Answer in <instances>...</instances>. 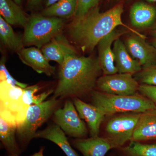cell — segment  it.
<instances>
[{
    "label": "cell",
    "mask_w": 156,
    "mask_h": 156,
    "mask_svg": "<svg viewBox=\"0 0 156 156\" xmlns=\"http://www.w3.org/2000/svg\"><path fill=\"white\" fill-rule=\"evenodd\" d=\"M123 12L122 4L117 5L105 12H100L97 6L85 15L74 17L68 25V34L73 43L84 53L92 51L101 39L119 26L125 27L134 34L146 38L145 36L123 23Z\"/></svg>",
    "instance_id": "obj_1"
},
{
    "label": "cell",
    "mask_w": 156,
    "mask_h": 156,
    "mask_svg": "<svg viewBox=\"0 0 156 156\" xmlns=\"http://www.w3.org/2000/svg\"><path fill=\"white\" fill-rule=\"evenodd\" d=\"M98 58L72 55L60 66L55 98H77L92 92L101 72Z\"/></svg>",
    "instance_id": "obj_2"
},
{
    "label": "cell",
    "mask_w": 156,
    "mask_h": 156,
    "mask_svg": "<svg viewBox=\"0 0 156 156\" xmlns=\"http://www.w3.org/2000/svg\"><path fill=\"white\" fill-rule=\"evenodd\" d=\"M92 104L105 115L116 113H142L156 109L155 104L141 94L132 95H112L101 91L91 92Z\"/></svg>",
    "instance_id": "obj_3"
},
{
    "label": "cell",
    "mask_w": 156,
    "mask_h": 156,
    "mask_svg": "<svg viewBox=\"0 0 156 156\" xmlns=\"http://www.w3.org/2000/svg\"><path fill=\"white\" fill-rule=\"evenodd\" d=\"M64 25L62 18L33 14L24 27L22 37L23 44L41 49L61 33Z\"/></svg>",
    "instance_id": "obj_4"
},
{
    "label": "cell",
    "mask_w": 156,
    "mask_h": 156,
    "mask_svg": "<svg viewBox=\"0 0 156 156\" xmlns=\"http://www.w3.org/2000/svg\"><path fill=\"white\" fill-rule=\"evenodd\" d=\"M58 102L57 98L53 97L29 107L24 121L17 126L16 131L22 145L28 144L31 140L34 138L37 129L54 113Z\"/></svg>",
    "instance_id": "obj_5"
},
{
    "label": "cell",
    "mask_w": 156,
    "mask_h": 156,
    "mask_svg": "<svg viewBox=\"0 0 156 156\" xmlns=\"http://www.w3.org/2000/svg\"><path fill=\"white\" fill-rule=\"evenodd\" d=\"M78 114L74 103L67 100L62 108L53 113V120L62 131L71 137L83 138L87 135L88 130L84 121Z\"/></svg>",
    "instance_id": "obj_6"
},
{
    "label": "cell",
    "mask_w": 156,
    "mask_h": 156,
    "mask_svg": "<svg viewBox=\"0 0 156 156\" xmlns=\"http://www.w3.org/2000/svg\"><path fill=\"white\" fill-rule=\"evenodd\" d=\"M141 113H126L113 117L107 123V136L119 148L131 141L132 135Z\"/></svg>",
    "instance_id": "obj_7"
},
{
    "label": "cell",
    "mask_w": 156,
    "mask_h": 156,
    "mask_svg": "<svg viewBox=\"0 0 156 156\" xmlns=\"http://www.w3.org/2000/svg\"><path fill=\"white\" fill-rule=\"evenodd\" d=\"M96 86L101 92L120 95H132L137 94L140 85L130 73H117L101 76Z\"/></svg>",
    "instance_id": "obj_8"
},
{
    "label": "cell",
    "mask_w": 156,
    "mask_h": 156,
    "mask_svg": "<svg viewBox=\"0 0 156 156\" xmlns=\"http://www.w3.org/2000/svg\"><path fill=\"white\" fill-rule=\"evenodd\" d=\"M24 89L6 81L0 83V117L17 126L16 116Z\"/></svg>",
    "instance_id": "obj_9"
},
{
    "label": "cell",
    "mask_w": 156,
    "mask_h": 156,
    "mask_svg": "<svg viewBox=\"0 0 156 156\" xmlns=\"http://www.w3.org/2000/svg\"><path fill=\"white\" fill-rule=\"evenodd\" d=\"M145 39L134 34L126 39L125 44L130 55L139 61L142 69L156 65V48Z\"/></svg>",
    "instance_id": "obj_10"
},
{
    "label": "cell",
    "mask_w": 156,
    "mask_h": 156,
    "mask_svg": "<svg viewBox=\"0 0 156 156\" xmlns=\"http://www.w3.org/2000/svg\"><path fill=\"white\" fill-rule=\"evenodd\" d=\"M72 143L83 156H105L109 151L119 148L112 140L98 136L77 138L73 140Z\"/></svg>",
    "instance_id": "obj_11"
},
{
    "label": "cell",
    "mask_w": 156,
    "mask_h": 156,
    "mask_svg": "<svg viewBox=\"0 0 156 156\" xmlns=\"http://www.w3.org/2000/svg\"><path fill=\"white\" fill-rule=\"evenodd\" d=\"M124 32L115 29L104 37L98 44V60L101 71L104 75H112L118 73L115 63L114 55L112 44L117 39L119 38Z\"/></svg>",
    "instance_id": "obj_12"
},
{
    "label": "cell",
    "mask_w": 156,
    "mask_h": 156,
    "mask_svg": "<svg viewBox=\"0 0 156 156\" xmlns=\"http://www.w3.org/2000/svg\"><path fill=\"white\" fill-rule=\"evenodd\" d=\"M41 50L47 60L56 62L60 66L66 57L78 54L74 48L61 33L43 46Z\"/></svg>",
    "instance_id": "obj_13"
},
{
    "label": "cell",
    "mask_w": 156,
    "mask_h": 156,
    "mask_svg": "<svg viewBox=\"0 0 156 156\" xmlns=\"http://www.w3.org/2000/svg\"><path fill=\"white\" fill-rule=\"evenodd\" d=\"M17 54L23 63L37 73L45 74L49 76L54 74L55 67L50 64L40 48L35 47L24 48Z\"/></svg>",
    "instance_id": "obj_14"
},
{
    "label": "cell",
    "mask_w": 156,
    "mask_h": 156,
    "mask_svg": "<svg viewBox=\"0 0 156 156\" xmlns=\"http://www.w3.org/2000/svg\"><path fill=\"white\" fill-rule=\"evenodd\" d=\"M73 103L79 115L87 122L92 137L98 136L101 125L105 115L93 105L86 103L78 98H74Z\"/></svg>",
    "instance_id": "obj_15"
},
{
    "label": "cell",
    "mask_w": 156,
    "mask_h": 156,
    "mask_svg": "<svg viewBox=\"0 0 156 156\" xmlns=\"http://www.w3.org/2000/svg\"><path fill=\"white\" fill-rule=\"evenodd\" d=\"M112 50L114 55L115 65L118 73L133 75L142 70V66L139 61L131 56L126 45L119 38L114 42Z\"/></svg>",
    "instance_id": "obj_16"
},
{
    "label": "cell",
    "mask_w": 156,
    "mask_h": 156,
    "mask_svg": "<svg viewBox=\"0 0 156 156\" xmlns=\"http://www.w3.org/2000/svg\"><path fill=\"white\" fill-rule=\"evenodd\" d=\"M156 139V109L140 113L131 140L141 141Z\"/></svg>",
    "instance_id": "obj_17"
},
{
    "label": "cell",
    "mask_w": 156,
    "mask_h": 156,
    "mask_svg": "<svg viewBox=\"0 0 156 156\" xmlns=\"http://www.w3.org/2000/svg\"><path fill=\"white\" fill-rule=\"evenodd\" d=\"M156 18L155 9L145 3H135L130 9L131 24L136 28L144 29L150 27L154 23Z\"/></svg>",
    "instance_id": "obj_18"
},
{
    "label": "cell",
    "mask_w": 156,
    "mask_h": 156,
    "mask_svg": "<svg viewBox=\"0 0 156 156\" xmlns=\"http://www.w3.org/2000/svg\"><path fill=\"white\" fill-rule=\"evenodd\" d=\"M34 138H43L52 141L58 145L67 156H79L70 144L65 133L56 124L37 131Z\"/></svg>",
    "instance_id": "obj_19"
},
{
    "label": "cell",
    "mask_w": 156,
    "mask_h": 156,
    "mask_svg": "<svg viewBox=\"0 0 156 156\" xmlns=\"http://www.w3.org/2000/svg\"><path fill=\"white\" fill-rule=\"evenodd\" d=\"M1 16L11 25L25 27L29 18L13 0H0Z\"/></svg>",
    "instance_id": "obj_20"
},
{
    "label": "cell",
    "mask_w": 156,
    "mask_h": 156,
    "mask_svg": "<svg viewBox=\"0 0 156 156\" xmlns=\"http://www.w3.org/2000/svg\"><path fill=\"white\" fill-rule=\"evenodd\" d=\"M17 126L0 117V139L10 154L19 155L20 150L15 138Z\"/></svg>",
    "instance_id": "obj_21"
},
{
    "label": "cell",
    "mask_w": 156,
    "mask_h": 156,
    "mask_svg": "<svg viewBox=\"0 0 156 156\" xmlns=\"http://www.w3.org/2000/svg\"><path fill=\"white\" fill-rule=\"evenodd\" d=\"M0 39L3 45L16 53L24 48L22 38L16 33L11 25L0 16Z\"/></svg>",
    "instance_id": "obj_22"
},
{
    "label": "cell",
    "mask_w": 156,
    "mask_h": 156,
    "mask_svg": "<svg viewBox=\"0 0 156 156\" xmlns=\"http://www.w3.org/2000/svg\"><path fill=\"white\" fill-rule=\"evenodd\" d=\"M78 0H59L52 5L45 8L42 14L48 17L68 18L74 16Z\"/></svg>",
    "instance_id": "obj_23"
},
{
    "label": "cell",
    "mask_w": 156,
    "mask_h": 156,
    "mask_svg": "<svg viewBox=\"0 0 156 156\" xmlns=\"http://www.w3.org/2000/svg\"><path fill=\"white\" fill-rule=\"evenodd\" d=\"M127 146L119 148L122 156H156V144H144L131 140Z\"/></svg>",
    "instance_id": "obj_24"
},
{
    "label": "cell",
    "mask_w": 156,
    "mask_h": 156,
    "mask_svg": "<svg viewBox=\"0 0 156 156\" xmlns=\"http://www.w3.org/2000/svg\"><path fill=\"white\" fill-rule=\"evenodd\" d=\"M39 89L40 87L37 85L30 86L24 88L22 100L16 116L17 126L24 121L29 107L30 105L34 104L35 99L37 96L35 94L39 91Z\"/></svg>",
    "instance_id": "obj_25"
},
{
    "label": "cell",
    "mask_w": 156,
    "mask_h": 156,
    "mask_svg": "<svg viewBox=\"0 0 156 156\" xmlns=\"http://www.w3.org/2000/svg\"><path fill=\"white\" fill-rule=\"evenodd\" d=\"M134 78L142 84L156 86V65L143 68L136 73Z\"/></svg>",
    "instance_id": "obj_26"
},
{
    "label": "cell",
    "mask_w": 156,
    "mask_h": 156,
    "mask_svg": "<svg viewBox=\"0 0 156 156\" xmlns=\"http://www.w3.org/2000/svg\"><path fill=\"white\" fill-rule=\"evenodd\" d=\"M6 59L5 56H3L0 62V80L1 82L6 81L9 83L21 87L25 88L28 87L27 84L23 83L17 81L14 79L6 68L5 65Z\"/></svg>",
    "instance_id": "obj_27"
},
{
    "label": "cell",
    "mask_w": 156,
    "mask_h": 156,
    "mask_svg": "<svg viewBox=\"0 0 156 156\" xmlns=\"http://www.w3.org/2000/svg\"><path fill=\"white\" fill-rule=\"evenodd\" d=\"M100 0H78L74 17H79L87 14L98 5Z\"/></svg>",
    "instance_id": "obj_28"
},
{
    "label": "cell",
    "mask_w": 156,
    "mask_h": 156,
    "mask_svg": "<svg viewBox=\"0 0 156 156\" xmlns=\"http://www.w3.org/2000/svg\"><path fill=\"white\" fill-rule=\"evenodd\" d=\"M138 92L152 101L156 106V86L142 84L140 85Z\"/></svg>",
    "instance_id": "obj_29"
},
{
    "label": "cell",
    "mask_w": 156,
    "mask_h": 156,
    "mask_svg": "<svg viewBox=\"0 0 156 156\" xmlns=\"http://www.w3.org/2000/svg\"><path fill=\"white\" fill-rule=\"evenodd\" d=\"M43 0H27V6L30 9H37L41 4Z\"/></svg>",
    "instance_id": "obj_30"
},
{
    "label": "cell",
    "mask_w": 156,
    "mask_h": 156,
    "mask_svg": "<svg viewBox=\"0 0 156 156\" xmlns=\"http://www.w3.org/2000/svg\"><path fill=\"white\" fill-rule=\"evenodd\" d=\"M44 147H42L41 148L40 150L37 152L35 153L32 155L30 156H44ZM8 156H20L19 155L16 154H10Z\"/></svg>",
    "instance_id": "obj_31"
},
{
    "label": "cell",
    "mask_w": 156,
    "mask_h": 156,
    "mask_svg": "<svg viewBox=\"0 0 156 156\" xmlns=\"http://www.w3.org/2000/svg\"><path fill=\"white\" fill-rule=\"evenodd\" d=\"M58 1H59V0H45V7L47 8V7L52 5L56 3Z\"/></svg>",
    "instance_id": "obj_32"
},
{
    "label": "cell",
    "mask_w": 156,
    "mask_h": 156,
    "mask_svg": "<svg viewBox=\"0 0 156 156\" xmlns=\"http://www.w3.org/2000/svg\"><path fill=\"white\" fill-rule=\"evenodd\" d=\"M152 45L156 48V30L153 34L152 40Z\"/></svg>",
    "instance_id": "obj_33"
},
{
    "label": "cell",
    "mask_w": 156,
    "mask_h": 156,
    "mask_svg": "<svg viewBox=\"0 0 156 156\" xmlns=\"http://www.w3.org/2000/svg\"><path fill=\"white\" fill-rule=\"evenodd\" d=\"M15 3H17V5H20L22 3V0H13Z\"/></svg>",
    "instance_id": "obj_34"
},
{
    "label": "cell",
    "mask_w": 156,
    "mask_h": 156,
    "mask_svg": "<svg viewBox=\"0 0 156 156\" xmlns=\"http://www.w3.org/2000/svg\"><path fill=\"white\" fill-rule=\"evenodd\" d=\"M149 2H156V0H147Z\"/></svg>",
    "instance_id": "obj_35"
}]
</instances>
